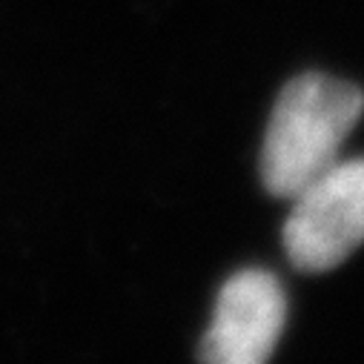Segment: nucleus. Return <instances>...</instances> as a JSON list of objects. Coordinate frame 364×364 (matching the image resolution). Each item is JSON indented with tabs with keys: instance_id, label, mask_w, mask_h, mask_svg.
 Returning a JSON list of instances; mask_svg holds the SVG:
<instances>
[{
	"instance_id": "obj_1",
	"label": "nucleus",
	"mask_w": 364,
	"mask_h": 364,
	"mask_svg": "<svg viewBox=\"0 0 364 364\" xmlns=\"http://www.w3.org/2000/svg\"><path fill=\"white\" fill-rule=\"evenodd\" d=\"M364 112V92L341 77L307 72L276 98L261 144V181L269 196L290 201L338 161L341 144Z\"/></svg>"
},
{
	"instance_id": "obj_2",
	"label": "nucleus",
	"mask_w": 364,
	"mask_h": 364,
	"mask_svg": "<svg viewBox=\"0 0 364 364\" xmlns=\"http://www.w3.org/2000/svg\"><path fill=\"white\" fill-rule=\"evenodd\" d=\"M282 230L296 269L327 272L364 244V158L327 166L293 198Z\"/></svg>"
},
{
	"instance_id": "obj_3",
	"label": "nucleus",
	"mask_w": 364,
	"mask_h": 364,
	"mask_svg": "<svg viewBox=\"0 0 364 364\" xmlns=\"http://www.w3.org/2000/svg\"><path fill=\"white\" fill-rule=\"evenodd\" d=\"M287 324V293L276 272L247 267L227 279L201 338V364H267Z\"/></svg>"
}]
</instances>
